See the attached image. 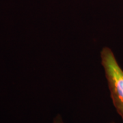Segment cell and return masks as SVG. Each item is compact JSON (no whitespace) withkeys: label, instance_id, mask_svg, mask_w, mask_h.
I'll return each instance as SVG.
<instances>
[{"label":"cell","instance_id":"6da1fadb","mask_svg":"<svg viewBox=\"0 0 123 123\" xmlns=\"http://www.w3.org/2000/svg\"><path fill=\"white\" fill-rule=\"evenodd\" d=\"M100 56L111 99L123 122V69L109 47H104L102 49Z\"/></svg>","mask_w":123,"mask_h":123},{"label":"cell","instance_id":"7a4b0ae2","mask_svg":"<svg viewBox=\"0 0 123 123\" xmlns=\"http://www.w3.org/2000/svg\"><path fill=\"white\" fill-rule=\"evenodd\" d=\"M64 123V121L63 120V118L61 114H57L54 118H53V120H52V123ZM109 123H116L114 122H110Z\"/></svg>","mask_w":123,"mask_h":123}]
</instances>
